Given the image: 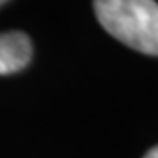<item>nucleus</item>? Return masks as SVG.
Masks as SVG:
<instances>
[{
  "instance_id": "nucleus-1",
  "label": "nucleus",
  "mask_w": 158,
  "mask_h": 158,
  "mask_svg": "<svg viewBox=\"0 0 158 158\" xmlns=\"http://www.w3.org/2000/svg\"><path fill=\"white\" fill-rule=\"evenodd\" d=\"M94 12L101 27L124 46L158 57L156 0H94Z\"/></svg>"
},
{
  "instance_id": "nucleus-2",
  "label": "nucleus",
  "mask_w": 158,
  "mask_h": 158,
  "mask_svg": "<svg viewBox=\"0 0 158 158\" xmlns=\"http://www.w3.org/2000/svg\"><path fill=\"white\" fill-rule=\"evenodd\" d=\"M32 57L31 38L21 31L0 35V74H12L25 69Z\"/></svg>"
},
{
  "instance_id": "nucleus-3",
  "label": "nucleus",
  "mask_w": 158,
  "mask_h": 158,
  "mask_svg": "<svg viewBox=\"0 0 158 158\" xmlns=\"http://www.w3.org/2000/svg\"><path fill=\"white\" fill-rule=\"evenodd\" d=\"M145 158H158V145H156V147H152V149L145 154Z\"/></svg>"
},
{
  "instance_id": "nucleus-4",
  "label": "nucleus",
  "mask_w": 158,
  "mask_h": 158,
  "mask_svg": "<svg viewBox=\"0 0 158 158\" xmlns=\"http://www.w3.org/2000/svg\"><path fill=\"white\" fill-rule=\"evenodd\" d=\"M4 2H6V0H0V6H2V4H4Z\"/></svg>"
}]
</instances>
